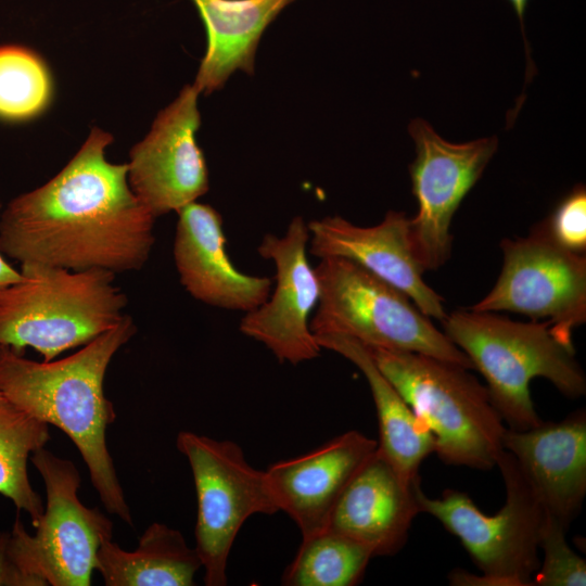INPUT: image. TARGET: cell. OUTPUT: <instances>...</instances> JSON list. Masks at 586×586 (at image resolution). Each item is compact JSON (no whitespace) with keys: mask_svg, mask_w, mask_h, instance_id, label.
<instances>
[{"mask_svg":"<svg viewBox=\"0 0 586 586\" xmlns=\"http://www.w3.org/2000/svg\"><path fill=\"white\" fill-rule=\"evenodd\" d=\"M136 331L133 319L125 315L81 349L55 361L38 362L0 346V392L72 440L106 511L130 526V509L106 444V430L117 416L103 383L112 358Z\"/></svg>","mask_w":586,"mask_h":586,"instance_id":"2","label":"cell"},{"mask_svg":"<svg viewBox=\"0 0 586 586\" xmlns=\"http://www.w3.org/2000/svg\"><path fill=\"white\" fill-rule=\"evenodd\" d=\"M566 531L568 527L563 524L546 518L539 545L543 559L533 576L532 585H586V562L566 543Z\"/></svg>","mask_w":586,"mask_h":586,"instance_id":"25","label":"cell"},{"mask_svg":"<svg viewBox=\"0 0 586 586\" xmlns=\"http://www.w3.org/2000/svg\"><path fill=\"white\" fill-rule=\"evenodd\" d=\"M497 467L506 501L494 515L482 512L466 493L446 489L441 498H430L417 487L420 512L431 514L456 536L482 572L453 571L451 585L532 586L539 566L546 515L508 451L504 450Z\"/></svg>","mask_w":586,"mask_h":586,"instance_id":"6","label":"cell"},{"mask_svg":"<svg viewBox=\"0 0 586 586\" xmlns=\"http://www.w3.org/2000/svg\"><path fill=\"white\" fill-rule=\"evenodd\" d=\"M502 447L514 459L546 518L569 528L586 495V413L559 422L506 428Z\"/></svg>","mask_w":586,"mask_h":586,"instance_id":"15","label":"cell"},{"mask_svg":"<svg viewBox=\"0 0 586 586\" xmlns=\"http://www.w3.org/2000/svg\"><path fill=\"white\" fill-rule=\"evenodd\" d=\"M409 219L403 212L390 211L373 227H359L341 216L310 221L309 251L318 258L342 257L355 262L392 284L429 318L446 317L443 297L422 278L424 270L416 258Z\"/></svg>","mask_w":586,"mask_h":586,"instance_id":"14","label":"cell"},{"mask_svg":"<svg viewBox=\"0 0 586 586\" xmlns=\"http://www.w3.org/2000/svg\"><path fill=\"white\" fill-rule=\"evenodd\" d=\"M365 347L430 430L444 463L484 471L497 466L506 426L470 369L419 353Z\"/></svg>","mask_w":586,"mask_h":586,"instance_id":"5","label":"cell"},{"mask_svg":"<svg viewBox=\"0 0 586 586\" xmlns=\"http://www.w3.org/2000/svg\"><path fill=\"white\" fill-rule=\"evenodd\" d=\"M372 551L364 544L323 528L302 537L282 575L286 586H354L364 577Z\"/></svg>","mask_w":586,"mask_h":586,"instance_id":"23","label":"cell"},{"mask_svg":"<svg viewBox=\"0 0 586 586\" xmlns=\"http://www.w3.org/2000/svg\"><path fill=\"white\" fill-rule=\"evenodd\" d=\"M309 231L301 216L290 222L283 237L265 234L257 252L276 266V288L240 322V331L263 343L280 362L298 365L320 355L310 330L320 285L307 259Z\"/></svg>","mask_w":586,"mask_h":586,"instance_id":"12","label":"cell"},{"mask_svg":"<svg viewBox=\"0 0 586 586\" xmlns=\"http://www.w3.org/2000/svg\"><path fill=\"white\" fill-rule=\"evenodd\" d=\"M511 5L513 7L518 17H519V21H520V24H521V27H522V34L524 36V13H525V9H526V5L528 3V0H509ZM524 42H525V46H526V38L524 36ZM526 51H527V46H526Z\"/></svg>","mask_w":586,"mask_h":586,"instance_id":"29","label":"cell"},{"mask_svg":"<svg viewBox=\"0 0 586 586\" xmlns=\"http://www.w3.org/2000/svg\"><path fill=\"white\" fill-rule=\"evenodd\" d=\"M553 242L561 247L585 255L586 190L583 184L571 190L542 222Z\"/></svg>","mask_w":586,"mask_h":586,"instance_id":"26","label":"cell"},{"mask_svg":"<svg viewBox=\"0 0 586 586\" xmlns=\"http://www.w3.org/2000/svg\"><path fill=\"white\" fill-rule=\"evenodd\" d=\"M9 537L10 532H0V586H43L12 561L8 552Z\"/></svg>","mask_w":586,"mask_h":586,"instance_id":"27","label":"cell"},{"mask_svg":"<svg viewBox=\"0 0 586 586\" xmlns=\"http://www.w3.org/2000/svg\"><path fill=\"white\" fill-rule=\"evenodd\" d=\"M500 275L470 309L507 310L546 318L558 337L573 344V330L586 320V257L551 240L543 224L526 238L501 241Z\"/></svg>","mask_w":586,"mask_h":586,"instance_id":"10","label":"cell"},{"mask_svg":"<svg viewBox=\"0 0 586 586\" xmlns=\"http://www.w3.org/2000/svg\"><path fill=\"white\" fill-rule=\"evenodd\" d=\"M296 0H192L207 34V49L193 86L208 94L237 69L254 73L265 29Z\"/></svg>","mask_w":586,"mask_h":586,"instance_id":"19","label":"cell"},{"mask_svg":"<svg viewBox=\"0 0 586 586\" xmlns=\"http://www.w3.org/2000/svg\"><path fill=\"white\" fill-rule=\"evenodd\" d=\"M52 92L43 61L20 46L0 47V118L24 120L41 113Z\"/></svg>","mask_w":586,"mask_h":586,"instance_id":"24","label":"cell"},{"mask_svg":"<svg viewBox=\"0 0 586 586\" xmlns=\"http://www.w3.org/2000/svg\"><path fill=\"white\" fill-rule=\"evenodd\" d=\"M30 460L44 482L47 504L34 535L16 518L9 556L43 586H89L98 549L103 538L112 537L113 523L98 508L79 500L80 475L71 460L44 447L31 454Z\"/></svg>","mask_w":586,"mask_h":586,"instance_id":"8","label":"cell"},{"mask_svg":"<svg viewBox=\"0 0 586 586\" xmlns=\"http://www.w3.org/2000/svg\"><path fill=\"white\" fill-rule=\"evenodd\" d=\"M377 447V441L352 430L265 470L279 511L296 523L302 537L326 527L342 492Z\"/></svg>","mask_w":586,"mask_h":586,"instance_id":"16","label":"cell"},{"mask_svg":"<svg viewBox=\"0 0 586 586\" xmlns=\"http://www.w3.org/2000/svg\"><path fill=\"white\" fill-rule=\"evenodd\" d=\"M315 271L320 285L310 320L315 336L346 335L368 346L419 353L473 369L468 356L406 294L362 266L323 257Z\"/></svg>","mask_w":586,"mask_h":586,"instance_id":"7","label":"cell"},{"mask_svg":"<svg viewBox=\"0 0 586 586\" xmlns=\"http://www.w3.org/2000/svg\"><path fill=\"white\" fill-rule=\"evenodd\" d=\"M416 158L409 166L418 213L409 219L417 260L424 271L442 267L450 257L453 217L481 178L497 150V138L450 143L422 118L408 126Z\"/></svg>","mask_w":586,"mask_h":586,"instance_id":"11","label":"cell"},{"mask_svg":"<svg viewBox=\"0 0 586 586\" xmlns=\"http://www.w3.org/2000/svg\"><path fill=\"white\" fill-rule=\"evenodd\" d=\"M199 93L186 86L130 151L129 186L155 218L178 212L208 190L206 162L195 141Z\"/></svg>","mask_w":586,"mask_h":586,"instance_id":"13","label":"cell"},{"mask_svg":"<svg viewBox=\"0 0 586 586\" xmlns=\"http://www.w3.org/2000/svg\"><path fill=\"white\" fill-rule=\"evenodd\" d=\"M444 333L486 381L502 421L513 430L543 422L532 402L530 383L549 380L569 398L586 392V378L573 344L563 342L545 320L512 321L489 311L455 310L442 320Z\"/></svg>","mask_w":586,"mask_h":586,"instance_id":"3","label":"cell"},{"mask_svg":"<svg viewBox=\"0 0 586 586\" xmlns=\"http://www.w3.org/2000/svg\"><path fill=\"white\" fill-rule=\"evenodd\" d=\"M50 441L49 424L30 416L0 392V494L37 525L44 506L33 488L27 461Z\"/></svg>","mask_w":586,"mask_h":586,"instance_id":"22","label":"cell"},{"mask_svg":"<svg viewBox=\"0 0 586 586\" xmlns=\"http://www.w3.org/2000/svg\"><path fill=\"white\" fill-rule=\"evenodd\" d=\"M22 279L18 270L10 265L0 252V293Z\"/></svg>","mask_w":586,"mask_h":586,"instance_id":"28","label":"cell"},{"mask_svg":"<svg viewBox=\"0 0 586 586\" xmlns=\"http://www.w3.org/2000/svg\"><path fill=\"white\" fill-rule=\"evenodd\" d=\"M112 140L94 127L55 177L7 205L0 217L3 255L21 264L115 275L144 266L155 217L131 190L128 164L106 161Z\"/></svg>","mask_w":586,"mask_h":586,"instance_id":"1","label":"cell"},{"mask_svg":"<svg viewBox=\"0 0 586 586\" xmlns=\"http://www.w3.org/2000/svg\"><path fill=\"white\" fill-rule=\"evenodd\" d=\"M419 485L420 480L403 479L375 449L342 492L326 527L366 545L373 557L393 556L406 544L420 513Z\"/></svg>","mask_w":586,"mask_h":586,"instance_id":"18","label":"cell"},{"mask_svg":"<svg viewBox=\"0 0 586 586\" xmlns=\"http://www.w3.org/2000/svg\"><path fill=\"white\" fill-rule=\"evenodd\" d=\"M176 446L189 461L198 500L195 547L206 586L227 584L228 558L244 522L253 514L279 512L265 471L252 467L242 448L190 431Z\"/></svg>","mask_w":586,"mask_h":586,"instance_id":"9","label":"cell"},{"mask_svg":"<svg viewBox=\"0 0 586 586\" xmlns=\"http://www.w3.org/2000/svg\"><path fill=\"white\" fill-rule=\"evenodd\" d=\"M174 259L179 279L195 300L229 310L251 311L271 293V279L239 271L226 250L220 214L192 202L178 212Z\"/></svg>","mask_w":586,"mask_h":586,"instance_id":"17","label":"cell"},{"mask_svg":"<svg viewBox=\"0 0 586 586\" xmlns=\"http://www.w3.org/2000/svg\"><path fill=\"white\" fill-rule=\"evenodd\" d=\"M321 348L340 354L365 375L374 402L379 442L377 449L408 482L420 480L421 462L434 453V438L402 395L374 364L359 341L340 334L315 336Z\"/></svg>","mask_w":586,"mask_h":586,"instance_id":"20","label":"cell"},{"mask_svg":"<svg viewBox=\"0 0 586 586\" xmlns=\"http://www.w3.org/2000/svg\"><path fill=\"white\" fill-rule=\"evenodd\" d=\"M201 568L183 535L160 522L146 527L133 551L103 538L95 561L106 586H192Z\"/></svg>","mask_w":586,"mask_h":586,"instance_id":"21","label":"cell"},{"mask_svg":"<svg viewBox=\"0 0 586 586\" xmlns=\"http://www.w3.org/2000/svg\"><path fill=\"white\" fill-rule=\"evenodd\" d=\"M20 272L22 279L0 293V346L20 354L31 347L50 361L125 316L127 296L111 271L27 263Z\"/></svg>","mask_w":586,"mask_h":586,"instance_id":"4","label":"cell"}]
</instances>
